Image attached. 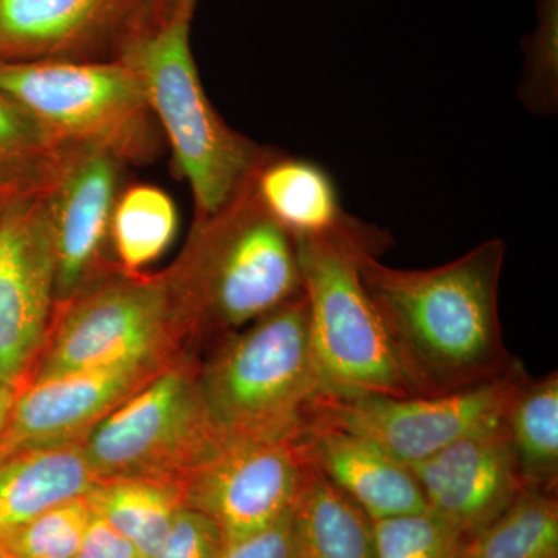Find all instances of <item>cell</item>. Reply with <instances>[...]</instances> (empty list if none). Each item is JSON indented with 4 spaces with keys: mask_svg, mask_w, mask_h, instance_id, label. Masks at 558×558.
I'll return each instance as SVG.
<instances>
[{
    "mask_svg": "<svg viewBox=\"0 0 558 558\" xmlns=\"http://www.w3.org/2000/svg\"><path fill=\"white\" fill-rule=\"evenodd\" d=\"M368 250L359 269L413 396H442L492 384L523 368L502 340L498 293L501 240L425 270L385 266Z\"/></svg>",
    "mask_w": 558,
    "mask_h": 558,
    "instance_id": "6da1fadb",
    "label": "cell"
},
{
    "mask_svg": "<svg viewBox=\"0 0 558 558\" xmlns=\"http://www.w3.org/2000/svg\"><path fill=\"white\" fill-rule=\"evenodd\" d=\"M255 175L226 207L196 218L167 270L189 333L234 332L303 293L295 240L260 207Z\"/></svg>",
    "mask_w": 558,
    "mask_h": 558,
    "instance_id": "7a4b0ae2",
    "label": "cell"
},
{
    "mask_svg": "<svg viewBox=\"0 0 558 558\" xmlns=\"http://www.w3.org/2000/svg\"><path fill=\"white\" fill-rule=\"evenodd\" d=\"M196 2L175 0L132 36L119 60L142 76L175 167L193 191L196 218H205L226 207L269 154L231 130L205 94L190 40Z\"/></svg>",
    "mask_w": 558,
    "mask_h": 558,
    "instance_id": "3957f363",
    "label": "cell"
},
{
    "mask_svg": "<svg viewBox=\"0 0 558 558\" xmlns=\"http://www.w3.org/2000/svg\"><path fill=\"white\" fill-rule=\"evenodd\" d=\"M220 440H300L328 396L304 293L227 337L197 374Z\"/></svg>",
    "mask_w": 558,
    "mask_h": 558,
    "instance_id": "277c9868",
    "label": "cell"
},
{
    "mask_svg": "<svg viewBox=\"0 0 558 558\" xmlns=\"http://www.w3.org/2000/svg\"><path fill=\"white\" fill-rule=\"evenodd\" d=\"M381 238L349 218L323 236L293 238L312 349L329 398L413 396L360 277V256L381 252Z\"/></svg>",
    "mask_w": 558,
    "mask_h": 558,
    "instance_id": "5b68a950",
    "label": "cell"
},
{
    "mask_svg": "<svg viewBox=\"0 0 558 558\" xmlns=\"http://www.w3.org/2000/svg\"><path fill=\"white\" fill-rule=\"evenodd\" d=\"M0 95L60 146L106 150L126 167L160 156L163 134L126 61H0Z\"/></svg>",
    "mask_w": 558,
    "mask_h": 558,
    "instance_id": "8992f818",
    "label": "cell"
},
{
    "mask_svg": "<svg viewBox=\"0 0 558 558\" xmlns=\"http://www.w3.org/2000/svg\"><path fill=\"white\" fill-rule=\"evenodd\" d=\"M47 349L33 379L126 362H163L186 336L185 317L168 271H109L57 304Z\"/></svg>",
    "mask_w": 558,
    "mask_h": 558,
    "instance_id": "52a82bcc",
    "label": "cell"
},
{
    "mask_svg": "<svg viewBox=\"0 0 558 558\" xmlns=\"http://www.w3.org/2000/svg\"><path fill=\"white\" fill-rule=\"evenodd\" d=\"M220 442L189 366H163L81 438L95 480L182 483Z\"/></svg>",
    "mask_w": 558,
    "mask_h": 558,
    "instance_id": "ba28073f",
    "label": "cell"
},
{
    "mask_svg": "<svg viewBox=\"0 0 558 558\" xmlns=\"http://www.w3.org/2000/svg\"><path fill=\"white\" fill-rule=\"evenodd\" d=\"M505 379L442 396H357L322 399L312 424L329 425L366 440L411 468L476 429L497 424L521 380Z\"/></svg>",
    "mask_w": 558,
    "mask_h": 558,
    "instance_id": "9c48e42d",
    "label": "cell"
},
{
    "mask_svg": "<svg viewBox=\"0 0 558 558\" xmlns=\"http://www.w3.org/2000/svg\"><path fill=\"white\" fill-rule=\"evenodd\" d=\"M307 468L301 440H220L180 483L183 505L234 542L292 512Z\"/></svg>",
    "mask_w": 558,
    "mask_h": 558,
    "instance_id": "30bf717a",
    "label": "cell"
},
{
    "mask_svg": "<svg viewBox=\"0 0 558 558\" xmlns=\"http://www.w3.org/2000/svg\"><path fill=\"white\" fill-rule=\"evenodd\" d=\"M57 264L46 202L0 205V379L17 387L46 344L57 295Z\"/></svg>",
    "mask_w": 558,
    "mask_h": 558,
    "instance_id": "8fae6325",
    "label": "cell"
},
{
    "mask_svg": "<svg viewBox=\"0 0 558 558\" xmlns=\"http://www.w3.org/2000/svg\"><path fill=\"white\" fill-rule=\"evenodd\" d=\"M124 168L106 150L65 146L43 194L57 264V304L117 269L110 259V220Z\"/></svg>",
    "mask_w": 558,
    "mask_h": 558,
    "instance_id": "7c38bea8",
    "label": "cell"
},
{
    "mask_svg": "<svg viewBox=\"0 0 558 558\" xmlns=\"http://www.w3.org/2000/svg\"><path fill=\"white\" fill-rule=\"evenodd\" d=\"M148 0H0V61L119 60Z\"/></svg>",
    "mask_w": 558,
    "mask_h": 558,
    "instance_id": "4fadbf2b",
    "label": "cell"
},
{
    "mask_svg": "<svg viewBox=\"0 0 558 558\" xmlns=\"http://www.w3.org/2000/svg\"><path fill=\"white\" fill-rule=\"evenodd\" d=\"M410 470L429 512L464 539L501 515L524 490L502 421L462 436Z\"/></svg>",
    "mask_w": 558,
    "mask_h": 558,
    "instance_id": "5bb4252c",
    "label": "cell"
},
{
    "mask_svg": "<svg viewBox=\"0 0 558 558\" xmlns=\"http://www.w3.org/2000/svg\"><path fill=\"white\" fill-rule=\"evenodd\" d=\"M163 362H126L32 379L16 392L0 449L76 442Z\"/></svg>",
    "mask_w": 558,
    "mask_h": 558,
    "instance_id": "9a60e30c",
    "label": "cell"
},
{
    "mask_svg": "<svg viewBox=\"0 0 558 558\" xmlns=\"http://www.w3.org/2000/svg\"><path fill=\"white\" fill-rule=\"evenodd\" d=\"M300 440L307 461L369 520L427 510L410 468L366 440L323 424L310 425Z\"/></svg>",
    "mask_w": 558,
    "mask_h": 558,
    "instance_id": "2e32d148",
    "label": "cell"
},
{
    "mask_svg": "<svg viewBox=\"0 0 558 558\" xmlns=\"http://www.w3.org/2000/svg\"><path fill=\"white\" fill-rule=\"evenodd\" d=\"M76 442L0 449V542L16 529L95 486Z\"/></svg>",
    "mask_w": 558,
    "mask_h": 558,
    "instance_id": "e0dca14e",
    "label": "cell"
},
{
    "mask_svg": "<svg viewBox=\"0 0 558 558\" xmlns=\"http://www.w3.org/2000/svg\"><path fill=\"white\" fill-rule=\"evenodd\" d=\"M255 191L264 211L293 238L323 236L347 218L332 179L310 160L267 157Z\"/></svg>",
    "mask_w": 558,
    "mask_h": 558,
    "instance_id": "ac0fdd59",
    "label": "cell"
},
{
    "mask_svg": "<svg viewBox=\"0 0 558 558\" xmlns=\"http://www.w3.org/2000/svg\"><path fill=\"white\" fill-rule=\"evenodd\" d=\"M292 523L299 558H373L371 520L311 462Z\"/></svg>",
    "mask_w": 558,
    "mask_h": 558,
    "instance_id": "d6986e66",
    "label": "cell"
},
{
    "mask_svg": "<svg viewBox=\"0 0 558 558\" xmlns=\"http://www.w3.org/2000/svg\"><path fill=\"white\" fill-rule=\"evenodd\" d=\"M506 432L521 483L527 490L556 494L558 484V374L527 376L506 407Z\"/></svg>",
    "mask_w": 558,
    "mask_h": 558,
    "instance_id": "ffe728a7",
    "label": "cell"
},
{
    "mask_svg": "<svg viewBox=\"0 0 558 558\" xmlns=\"http://www.w3.org/2000/svg\"><path fill=\"white\" fill-rule=\"evenodd\" d=\"M87 497L95 512L131 542L142 558L156 556L185 506L182 486L171 480H101Z\"/></svg>",
    "mask_w": 558,
    "mask_h": 558,
    "instance_id": "44dd1931",
    "label": "cell"
},
{
    "mask_svg": "<svg viewBox=\"0 0 558 558\" xmlns=\"http://www.w3.org/2000/svg\"><path fill=\"white\" fill-rule=\"evenodd\" d=\"M178 227V207L163 190L143 183L121 190L110 220L117 269L142 274L171 247Z\"/></svg>",
    "mask_w": 558,
    "mask_h": 558,
    "instance_id": "7402d4cb",
    "label": "cell"
},
{
    "mask_svg": "<svg viewBox=\"0 0 558 558\" xmlns=\"http://www.w3.org/2000/svg\"><path fill=\"white\" fill-rule=\"evenodd\" d=\"M457 558H558L556 494L527 490L462 542Z\"/></svg>",
    "mask_w": 558,
    "mask_h": 558,
    "instance_id": "603a6c76",
    "label": "cell"
},
{
    "mask_svg": "<svg viewBox=\"0 0 558 558\" xmlns=\"http://www.w3.org/2000/svg\"><path fill=\"white\" fill-rule=\"evenodd\" d=\"M64 148L27 110L0 95V199L3 204L46 193Z\"/></svg>",
    "mask_w": 558,
    "mask_h": 558,
    "instance_id": "cb8c5ba5",
    "label": "cell"
},
{
    "mask_svg": "<svg viewBox=\"0 0 558 558\" xmlns=\"http://www.w3.org/2000/svg\"><path fill=\"white\" fill-rule=\"evenodd\" d=\"M94 513L87 495L68 499L16 529L0 542V550L9 558H73Z\"/></svg>",
    "mask_w": 558,
    "mask_h": 558,
    "instance_id": "d4e9b609",
    "label": "cell"
},
{
    "mask_svg": "<svg viewBox=\"0 0 558 558\" xmlns=\"http://www.w3.org/2000/svg\"><path fill=\"white\" fill-rule=\"evenodd\" d=\"M373 558H457L464 538L429 510L371 520Z\"/></svg>",
    "mask_w": 558,
    "mask_h": 558,
    "instance_id": "484cf974",
    "label": "cell"
},
{
    "mask_svg": "<svg viewBox=\"0 0 558 558\" xmlns=\"http://www.w3.org/2000/svg\"><path fill=\"white\" fill-rule=\"evenodd\" d=\"M222 548L223 537L218 524L199 510L183 506L153 558H219Z\"/></svg>",
    "mask_w": 558,
    "mask_h": 558,
    "instance_id": "4316f807",
    "label": "cell"
},
{
    "mask_svg": "<svg viewBox=\"0 0 558 558\" xmlns=\"http://www.w3.org/2000/svg\"><path fill=\"white\" fill-rule=\"evenodd\" d=\"M292 512L248 537L223 543L219 558H299Z\"/></svg>",
    "mask_w": 558,
    "mask_h": 558,
    "instance_id": "83f0119b",
    "label": "cell"
},
{
    "mask_svg": "<svg viewBox=\"0 0 558 558\" xmlns=\"http://www.w3.org/2000/svg\"><path fill=\"white\" fill-rule=\"evenodd\" d=\"M534 53V61H531V84L548 83V89L553 92L550 84L557 72V0L543 2Z\"/></svg>",
    "mask_w": 558,
    "mask_h": 558,
    "instance_id": "f1b7e54d",
    "label": "cell"
},
{
    "mask_svg": "<svg viewBox=\"0 0 558 558\" xmlns=\"http://www.w3.org/2000/svg\"><path fill=\"white\" fill-rule=\"evenodd\" d=\"M95 510V509H94ZM73 558H142L137 549L108 521L94 513L86 537Z\"/></svg>",
    "mask_w": 558,
    "mask_h": 558,
    "instance_id": "f546056e",
    "label": "cell"
},
{
    "mask_svg": "<svg viewBox=\"0 0 558 558\" xmlns=\"http://www.w3.org/2000/svg\"><path fill=\"white\" fill-rule=\"evenodd\" d=\"M16 387L9 381L0 379V438L9 424L11 409H13L14 398H16Z\"/></svg>",
    "mask_w": 558,
    "mask_h": 558,
    "instance_id": "4dcf8cb0",
    "label": "cell"
},
{
    "mask_svg": "<svg viewBox=\"0 0 558 558\" xmlns=\"http://www.w3.org/2000/svg\"><path fill=\"white\" fill-rule=\"evenodd\" d=\"M175 0H148L146 3L145 16H143L142 25L140 28L146 27V25L153 24V22L159 21L168 13L171 9L172 3Z\"/></svg>",
    "mask_w": 558,
    "mask_h": 558,
    "instance_id": "1f68e13d",
    "label": "cell"
},
{
    "mask_svg": "<svg viewBox=\"0 0 558 558\" xmlns=\"http://www.w3.org/2000/svg\"><path fill=\"white\" fill-rule=\"evenodd\" d=\"M0 558H9L5 556V554L2 553V550H0Z\"/></svg>",
    "mask_w": 558,
    "mask_h": 558,
    "instance_id": "d6a6232c",
    "label": "cell"
}]
</instances>
